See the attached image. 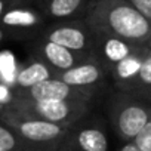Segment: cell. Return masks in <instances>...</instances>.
I'll return each mask as SVG.
<instances>
[{"label":"cell","instance_id":"9c48e42d","mask_svg":"<svg viewBox=\"0 0 151 151\" xmlns=\"http://www.w3.org/2000/svg\"><path fill=\"white\" fill-rule=\"evenodd\" d=\"M56 77L76 88H91L102 91L107 86V79H110V74L99 62L91 58L86 62L59 73Z\"/></svg>","mask_w":151,"mask_h":151},{"label":"cell","instance_id":"8992f818","mask_svg":"<svg viewBox=\"0 0 151 151\" xmlns=\"http://www.w3.org/2000/svg\"><path fill=\"white\" fill-rule=\"evenodd\" d=\"M42 39L92 56L96 31L85 19H61L46 24L42 31Z\"/></svg>","mask_w":151,"mask_h":151},{"label":"cell","instance_id":"6da1fadb","mask_svg":"<svg viewBox=\"0 0 151 151\" xmlns=\"http://www.w3.org/2000/svg\"><path fill=\"white\" fill-rule=\"evenodd\" d=\"M83 19L101 34L147 46L151 40V22L129 0H91Z\"/></svg>","mask_w":151,"mask_h":151},{"label":"cell","instance_id":"7a4b0ae2","mask_svg":"<svg viewBox=\"0 0 151 151\" xmlns=\"http://www.w3.org/2000/svg\"><path fill=\"white\" fill-rule=\"evenodd\" d=\"M108 122L120 142L133 141L151 117V101L116 91L107 102Z\"/></svg>","mask_w":151,"mask_h":151},{"label":"cell","instance_id":"2e32d148","mask_svg":"<svg viewBox=\"0 0 151 151\" xmlns=\"http://www.w3.org/2000/svg\"><path fill=\"white\" fill-rule=\"evenodd\" d=\"M15 59L12 53L9 52H2L0 53V77L3 80V85H12L15 83Z\"/></svg>","mask_w":151,"mask_h":151},{"label":"cell","instance_id":"3957f363","mask_svg":"<svg viewBox=\"0 0 151 151\" xmlns=\"http://www.w3.org/2000/svg\"><path fill=\"white\" fill-rule=\"evenodd\" d=\"M92 101H31L12 98L2 110L12 111L22 117L45 120L56 124H71L91 113Z\"/></svg>","mask_w":151,"mask_h":151},{"label":"cell","instance_id":"9a60e30c","mask_svg":"<svg viewBox=\"0 0 151 151\" xmlns=\"http://www.w3.org/2000/svg\"><path fill=\"white\" fill-rule=\"evenodd\" d=\"M127 93L151 101V47L145 55L141 70Z\"/></svg>","mask_w":151,"mask_h":151},{"label":"cell","instance_id":"44dd1931","mask_svg":"<svg viewBox=\"0 0 151 151\" xmlns=\"http://www.w3.org/2000/svg\"><path fill=\"white\" fill-rule=\"evenodd\" d=\"M6 36H8V34H6V31H5L2 27H0V43H2V42L6 39Z\"/></svg>","mask_w":151,"mask_h":151},{"label":"cell","instance_id":"ba28073f","mask_svg":"<svg viewBox=\"0 0 151 151\" xmlns=\"http://www.w3.org/2000/svg\"><path fill=\"white\" fill-rule=\"evenodd\" d=\"M139 46H142V45H135V43H130L120 37L96 33L95 45L92 49V58L96 62H99L110 74V70L117 62H120L130 53H133Z\"/></svg>","mask_w":151,"mask_h":151},{"label":"cell","instance_id":"5bb4252c","mask_svg":"<svg viewBox=\"0 0 151 151\" xmlns=\"http://www.w3.org/2000/svg\"><path fill=\"white\" fill-rule=\"evenodd\" d=\"M52 77H56V73L43 61H34L24 67L21 71L17 73L15 77V89H27L37 83H42L45 80H49Z\"/></svg>","mask_w":151,"mask_h":151},{"label":"cell","instance_id":"5b68a950","mask_svg":"<svg viewBox=\"0 0 151 151\" xmlns=\"http://www.w3.org/2000/svg\"><path fill=\"white\" fill-rule=\"evenodd\" d=\"M55 151H110L105 122L92 111L68 126Z\"/></svg>","mask_w":151,"mask_h":151},{"label":"cell","instance_id":"d6986e66","mask_svg":"<svg viewBox=\"0 0 151 151\" xmlns=\"http://www.w3.org/2000/svg\"><path fill=\"white\" fill-rule=\"evenodd\" d=\"M22 5V0H0V17H2L9 8Z\"/></svg>","mask_w":151,"mask_h":151},{"label":"cell","instance_id":"ffe728a7","mask_svg":"<svg viewBox=\"0 0 151 151\" xmlns=\"http://www.w3.org/2000/svg\"><path fill=\"white\" fill-rule=\"evenodd\" d=\"M117 151H139V150L136 148V145L132 141H129V142H122V145L119 147Z\"/></svg>","mask_w":151,"mask_h":151},{"label":"cell","instance_id":"7402d4cb","mask_svg":"<svg viewBox=\"0 0 151 151\" xmlns=\"http://www.w3.org/2000/svg\"><path fill=\"white\" fill-rule=\"evenodd\" d=\"M148 47H151V40H150V43H148Z\"/></svg>","mask_w":151,"mask_h":151},{"label":"cell","instance_id":"52a82bcc","mask_svg":"<svg viewBox=\"0 0 151 151\" xmlns=\"http://www.w3.org/2000/svg\"><path fill=\"white\" fill-rule=\"evenodd\" d=\"M101 91L91 88H76L59 77H52L27 89H14L12 98L31 101H95Z\"/></svg>","mask_w":151,"mask_h":151},{"label":"cell","instance_id":"7c38bea8","mask_svg":"<svg viewBox=\"0 0 151 151\" xmlns=\"http://www.w3.org/2000/svg\"><path fill=\"white\" fill-rule=\"evenodd\" d=\"M148 50H150V47L147 45H142L133 53H130L120 62H117L110 70V79H111L116 91H120L124 93H127L130 91Z\"/></svg>","mask_w":151,"mask_h":151},{"label":"cell","instance_id":"ac0fdd59","mask_svg":"<svg viewBox=\"0 0 151 151\" xmlns=\"http://www.w3.org/2000/svg\"><path fill=\"white\" fill-rule=\"evenodd\" d=\"M129 2L151 22V0H129Z\"/></svg>","mask_w":151,"mask_h":151},{"label":"cell","instance_id":"4fadbf2b","mask_svg":"<svg viewBox=\"0 0 151 151\" xmlns=\"http://www.w3.org/2000/svg\"><path fill=\"white\" fill-rule=\"evenodd\" d=\"M91 0H37V9L47 19H83Z\"/></svg>","mask_w":151,"mask_h":151},{"label":"cell","instance_id":"e0dca14e","mask_svg":"<svg viewBox=\"0 0 151 151\" xmlns=\"http://www.w3.org/2000/svg\"><path fill=\"white\" fill-rule=\"evenodd\" d=\"M139 151H151V117L132 141Z\"/></svg>","mask_w":151,"mask_h":151},{"label":"cell","instance_id":"277c9868","mask_svg":"<svg viewBox=\"0 0 151 151\" xmlns=\"http://www.w3.org/2000/svg\"><path fill=\"white\" fill-rule=\"evenodd\" d=\"M0 122L8 124L34 151H55L70 126L22 117L8 110H0Z\"/></svg>","mask_w":151,"mask_h":151},{"label":"cell","instance_id":"30bf717a","mask_svg":"<svg viewBox=\"0 0 151 151\" xmlns=\"http://www.w3.org/2000/svg\"><path fill=\"white\" fill-rule=\"evenodd\" d=\"M46 24L47 21L40 14L39 9L28 8L25 5L12 6L0 17V27L6 31V34L8 31L21 33V34L22 33L33 34L34 31L42 33Z\"/></svg>","mask_w":151,"mask_h":151},{"label":"cell","instance_id":"8fae6325","mask_svg":"<svg viewBox=\"0 0 151 151\" xmlns=\"http://www.w3.org/2000/svg\"><path fill=\"white\" fill-rule=\"evenodd\" d=\"M37 55H39L40 61L47 64L56 73V76L65 70H70V68L79 65L82 62H86L92 58L88 53L70 50V49H67L58 43H53L50 40H46V39H40V42L37 45Z\"/></svg>","mask_w":151,"mask_h":151}]
</instances>
